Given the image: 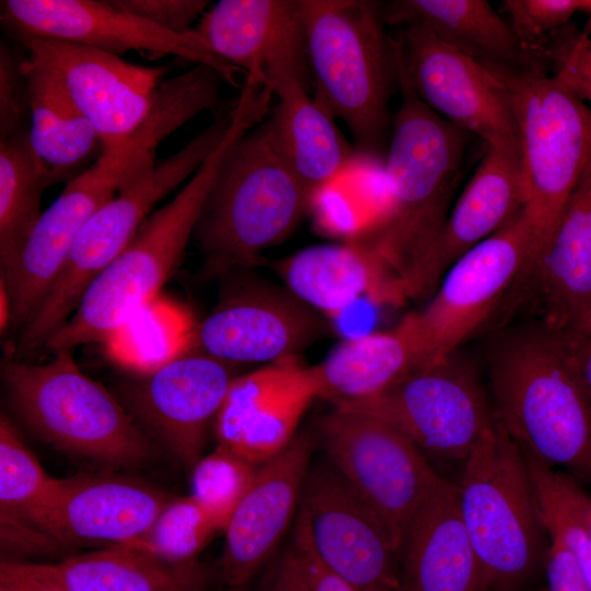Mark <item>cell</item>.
Segmentation results:
<instances>
[{
	"mask_svg": "<svg viewBox=\"0 0 591 591\" xmlns=\"http://www.w3.org/2000/svg\"><path fill=\"white\" fill-rule=\"evenodd\" d=\"M397 61L401 105L384 158L387 211L355 240L378 256L406 301L437 288V253L472 135L424 103L402 71L398 50Z\"/></svg>",
	"mask_w": 591,
	"mask_h": 591,
	"instance_id": "obj_1",
	"label": "cell"
},
{
	"mask_svg": "<svg viewBox=\"0 0 591 591\" xmlns=\"http://www.w3.org/2000/svg\"><path fill=\"white\" fill-rule=\"evenodd\" d=\"M487 367L495 417L508 436L542 464L591 485V397L564 335L540 321L509 328Z\"/></svg>",
	"mask_w": 591,
	"mask_h": 591,
	"instance_id": "obj_2",
	"label": "cell"
},
{
	"mask_svg": "<svg viewBox=\"0 0 591 591\" xmlns=\"http://www.w3.org/2000/svg\"><path fill=\"white\" fill-rule=\"evenodd\" d=\"M256 123L250 107H235L219 147L171 201L142 222L121 253L89 285L73 314L44 350L53 354L86 343H105L136 311L157 298L183 259L223 154Z\"/></svg>",
	"mask_w": 591,
	"mask_h": 591,
	"instance_id": "obj_3",
	"label": "cell"
},
{
	"mask_svg": "<svg viewBox=\"0 0 591 591\" xmlns=\"http://www.w3.org/2000/svg\"><path fill=\"white\" fill-rule=\"evenodd\" d=\"M300 4L315 83L313 97L347 125L357 153L385 158L398 61L396 39L384 30L381 3L300 0Z\"/></svg>",
	"mask_w": 591,
	"mask_h": 591,
	"instance_id": "obj_4",
	"label": "cell"
},
{
	"mask_svg": "<svg viewBox=\"0 0 591 591\" xmlns=\"http://www.w3.org/2000/svg\"><path fill=\"white\" fill-rule=\"evenodd\" d=\"M311 209L306 193L259 123L225 151L194 230L207 278L259 263Z\"/></svg>",
	"mask_w": 591,
	"mask_h": 591,
	"instance_id": "obj_5",
	"label": "cell"
},
{
	"mask_svg": "<svg viewBox=\"0 0 591 591\" xmlns=\"http://www.w3.org/2000/svg\"><path fill=\"white\" fill-rule=\"evenodd\" d=\"M456 486L487 591H521L544 569L551 542L525 454L497 419Z\"/></svg>",
	"mask_w": 591,
	"mask_h": 591,
	"instance_id": "obj_6",
	"label": "cell"
},
{
	"mask_svg": "<svg viewBox=\"0 0 591 591\" xmlns=\"http://www.w3.org/2000/svg\"><path fill=\"white\" fill-rule=\"evenodd\" d=\"M73 350L44 363L11 356L1 361L10 405L38 438L58 450L108 468L147 461L152 445L125 406L84 374Z\"/></svg>",
	"mask_w": 591,
	"mask_h": 591,
	"instance_id": "obj_7",
	"label": "cell"
},
{
	"mask_svg": "<svg viewBox=\"0 0 591 591\" xmlns=\"http://www.w3.org/2000/svg\"><path fill=\"white\" fill-rule=\"evenodd\" d=\"M483 65L511 96L524 167L522 212L543 248L591 160V107L547 69Z\"/></svg>",
	"mask_w": 591,
	"mask_h": 591,
	"instance_id": "obj_8",
	"label": "cell"
},
{
	"mask_svg": "<svg viewBox=\"0 0 591 591\" xmlns=\"http://www.w3.org/2000/svg\"><path fill=\"white\" fill-rule=\"evenodd\" d=\"M334 407L378 418L442 461L464 462L496 425L476 369L457 352L413 369L374 396Z\"/></svg>",
	"mask_w": 591,
	"mask_h": 591,
	"instance_id": "obj_9",
	"label": "cell"
},
{
	"mask_svg": "<svg viewBox=\"0 0 591 591\" xmlns=\"http://www.w3.org/2000/svg\"><path fill=\"white\" fill-rule=\"evenodd\" d=\"M541 248L521 211L460 256L444 273L425 309L402 320L425 363L457 352L487 322L515 281L525 277Z\"/></svg>",
	"mask_w": 591,
	"mask_h": 591,
	"instance_id": "obj_10",
	"label": "cell"
},
{
	"mask_svg": "<svg viewBox=\"0 0 591 591\" xmlns=\"http://www.w3.org/2000/svg\"><path fill=\"white\" fill-rule=\"evenodd\" d=\"M316 433L327 461L401 552L412 520L441 475L406 436L378 418L334 409L317 420Z\"/></svg>",
	"mask_w": 591,
	"mask_h": 591,
	"instance_id": "obj_11",
	"label": "cell"
},
{
	"mask_svg": "<svg viewBox=\"0 0 591 591\" xmlns=\"http://www.w3.org/2000/svg\"><path fill=\"white\" fill-rule=\"evenodd\" d=\"M59 82L94 128L102 150L123 142L147 117L167 68L131 63L81 44L10 34Z\"/></svg>",
	"mask_w": 591,
	"mask_h": 591,
	"instance_id": "obj_12",
	"label": "cell"
},
{
	"mask_svg": "<svg viewBox=\"0 0 591 591\" xmlns=\"http://www.w3.org/2000/svg\"><path fill=\"white\" fill-rule=\"evenodd\" d=\"M1 22L9 34L50 37L120 56L129 50L173 55L206 65L234 86L246 74L219 58L194 28L186 34L163 30L111 1L5 0ZM243 88V86H241Z\"/></svg>",
	"mask_w": 591,
	"mask_h": 591,
	"instance_id": "obj_13",
	"label": "cell"
},
{
	"mask_svg": "<svg viewBox=\"0 0 591 591\" xmlns=\"http://www.w3.org/2000/svg\"><path fill=\"white\" fill-rule=\"evenodd\" d=\"M297 515L322 563L358 591H396L398 548L328 461L311 464Z\"/></svg>",
	"mask_w": 591,
	"mask_h": 591,
	"instance_id": "obj_14",
	"label": "cell"
},
{
	"mask_svg": "<svg viewBox=\"0 0 591 591\" xmlns=\"http://www.w3.org/2000/svg\"><path fill=\"white\" fill-rule=\"evenodd\" d=\"M197 323L189 350L231 364L279 362L331 333L328 317L288 288L254 282L230 288Z\"/></svg>",
	"mask_w": 591,
	"mask_h": 591,
	"instance_id": "obj_15",
	"label": "cell"
},
{
	"mask_svg": "<svg viewBox=\"0 0 591 591\" xmlns=\"http://www.w3.org/2000/svg\"><path fill=\"white\" fill-rule=\"evenodd\" d=\"M396 42L408 84L437 114L485 143L519 137L511 96L483 63L417 24Z\"/></svg>",
	"mask_w": 591,
	"mask_h": 591,
	"instance_id": "obj_16",
	"label": "cell"
},
{
	"mask_svg": "<svg viewBox=\"0 0 591 591\" xmlns=\"http://www.w3.org/2000/svg\"><path fill=\"white\" fill-rule=\"evenodd\" d=\"M221 59L276 95L315 90L300 0H221L195 28Z\"/></svg>",
	"mask_w": 591,
	"mask_h": 591,
	"instance_id": "obj_17",
	"label": "cell"
},
{
	"mask_svg": "<svg viewBox=\"0 0 591 591\" xmlns=\"http://www.w3.org/2000/svg\"><path fill=\"white\" fill-rule=\"evenodd\" d=\"M235 378L231 363L188 351L153 371L131 372L121 382V404L192 470Z\"/></svg>",
	"mask_w": 591,
	"mask_h": 591,
	"instance_id": "obj_18",
	"label": "cell"
},
{
	"mask_svg": "<svg viewBox=\"0 0 591 591\" xmlns=\"http://www.w3.org/2000/svg\"><path fill=\"white\" fill-rule=\"evenodd\" d=\"M171 499L126 476L78 474L53 478L35 522L62 546L126 545L150 529Z\"/></svg>",
	"mask_w": 591,
	"mask_h": 591,
	"instance_id": "obj_19",
	"label": "cell"
},
{
	"mask_svg": "<svg viewBox=\"0 0 591 591\" xmlns=\"http://www.w3.org/2000/svg\"><path fill=\"white\" fill-rule=\"evenodd\" d=\"M315 397L312 367L294 358L236 376L215 421L218 445L260 465L294 439Z\"/></svg>",
	"mask_w": 591,
	"mask_h": 591,
	"instance_id": "obj_20",
	"label": "cell"
},
{
	"mask_svg": "<svg viewBox=\"0 0 591 591\" xmlns=\"http://www.w3.org/2000/svg\"><path fill=\"white\" fill-rule=\"evenodd\" d=\"M313 448L311 436H296L258 466L223 531L221 573L231 591H242L281 541L299 510Z\"/></svg>",
	"mask_w": 591,
	"mask_h": 591,
	"instance_id": "obj_21",
	"label": "cell"
},
{
	"mask_svg": "<svg viewBox=\"0 0 591 591\" xmlns=\"http://www.w3.org/2000/svg\"><path fill=\"white\" fill-rule=\"evenodd\" d=\"M396 591H487L456 484L440 477L412 520Z\"/></svg>",
	"mask_w": 591,
	"mask_h": 591,
	"instance_id": "obj_22",
	"label": "cell"
},
{
	"mask_svg": "<svg viewBox=\"0 0 591 591\" xmlns=\"http://www.w3.org/2000/svg\"><path fill=\"white\" fill-rule=\"evenodd\" d=\"M525 277L549 328L571 334L591 312V160Z\"/></svg>",
	"mask_w": 591,
	"mask_h": 591,
	"instance_id": "obj_23",
	"label": "cell"
},
{
	"mask_svg": "<svg viewBox=\"0 0 591 591\" xmlns=\"http://www.w3.org/2000/svg\"><path fill=\"white\" fill-rule=\"evenodd\" d=\"M525 182L519 137L486 143V150L448 217L439 244L437 287L448 268L522 211Z\"/></svg>",
	"mask_w": 591,
	"mask_h": 591,
	"instance_id": "obj_24",
	"label": "cell"
},
{
	"mask_svg": "<svg viewBox=\"0 0 591 591\" xmlns=\"http://www.w3.org/2000/svg\"><path fill=\"white\" fill-rule=\"evenodd\" d=\"M276 268L293 294L326 317L364 297L379 304L405 302L378 256L357 240L304 248Z\"/></svg>",
	"mask_w": 591,
	"mask_h": 591,
	"instance_id": "obj_25",
	"label": "cell"
},
{
	"mask_svg": "<svg viewBox=\"0 0 591 591\" xmlns=\"http://www.w3.org/2000/svg\"><path fill=\"white\" fill-rule=\"evenodd\" d=\"M385 24H417L482 63L547 69L486 0H396L381 3Z\"/></svg>",
	"mask_w": 591,
	"mask_h": 591,
	"instance_id": "obj_26",
	"label": "cell"
},
{
	"mask_svg": "<svg viewBox=\"0 0 591 591\" xmlns=\"http://www.w3.org/2000/svg\"><path fill=\"white\" fill-rule=\"evenodd\" d=\"M266 121L280 158L310 198L333 186L354 158L335 118L302 88L281 90ZM311 210V209H310Z\"/></svg>",
	"mask_w": 591,
	"mask_h": 591,
	"instance_id": "obj_27",
	"label": "cell"
},
{
	"mask_svg": "<svg viewBox=\"0 0 591 591\" xmlns=\"http://www.w3.org/2000/svg\"><path fill=\"white\" fill-rule=\"evenodd\" d=\"M426 364L406 325L351 337L312 367L320 397L333 404L374 396Z\"/></svg>",
	"mask_w": 591,
	"mask_h": 591,
	"instance_id": "obj_28",
	"label": "cell"
},
{
	"mask_svg": "<svg viewBox=\"0 0 591 591\" xmlns=\"http://www.w3.org/2000/svg\"><path fill=\"white\" fill-rule=\"evenodd\" d=\"M24 68L30 106L28 140L56 184L67 178L97 148L102 150V144L92 125L50 72L30 57Z\"/></svg>",
	"mask_w": 591,
	"mask_h": 591,
	"instance_id": "obj_29",
	"label": "cell"
},
{
	"mask_svg": "<svg viewBox=\"0 0 591 591\" xmlns=\"http://www.w3.org/2000/svg\"><path fill=\"white\" fill-rule=\"evenodd\" d=\"M71 591H196L198 569L164 565L130 545L67 557L55 564Z\"/></svg>",
	"mask_w": 591,
	"mask_h": 591,
	"instance_id": "obj_30",
	"label": "cell"
},
{
	"mask_svg": "<svg viewBox=\"0 0 591 591\" xmlns=\"http://www.w3.org/2000/svg\"><path fill=\"white\" fill-rule=\"evenodd\" d=\"M54 185L28 130L0 139V266L10 268L40 218L43 192Z\"/></svg>",
	"mask_w": 591,
	"mask_h": 591,
	"instance_id": "obj_31",
	"label": "cell"
},
{
	"mask_svg": "<svg viewBox=\"0 0 591 591\" xmlns=\"http://www.w3.org/2000/svg\"><path fill=\"white\" fill-rule=\"evenodd\" d=\"M196 324L182 306L155 298L104 343L106 352L129 372H150L188 352Z\"/></svg>",
	"mask_w": 591,
	"mask_h": 591,
	"instance_id": "obj_32",
	"label": "cell"
},
{
	"mask_svg": "<svg viewBox=\"0 0 591 591\" xmlns=\"http://www.w3.org/2000/svg\"><path fill=\"white\" fill-rule=\"evenodd\" d=\"M221 532L213 518L189 495L171 499L150 529L126 544L172 568L198 569L195 560L212 536Z\"/></svg>",
	"mask_w": 591,
	"mask_h": 591,
	"instance_id": "obj_33",
	"label": "cell"
},
{
	"mask_svg": "<svg viewBox=\"0 0 591 591\" xmlns=\"http://www.w3.org/2000/svg\"><path fill=\"white\" fill-rule=\"evenodd\" d=\"M51 482L18 429L1 415L0 525L30 524L39 529L35 519Z\"/></svg>",
	"mask_w": 591,
	"mask_h": 591,
	"instance_id": "obj_34",
	"label": "cell"
},
{
	"mask_svg": "<svg viewBox=\"0 0 591 591\" xmlns=\"http://www.w3.org/2000/svg\"><path fill=\"white\" fill-rule=\"evenodd\" d=\"M258 466L218 445L192 468L190 496L213 518L221 532L252 485Z\"/></svg>",
	"mask_w": 591,
	"mask_h": 591,
	"instance_id": "obj_35",
	"label": "cell"
},
{
	"mask_svg": "<svg viewBox=\"0 0 591 591\" xmlns=\"http://www.w3.org/2000/svg\"><path fill=\"white\" fill-rule=\"evenodd\" d=\"M524 454L548 537L560 542L573 555L591 591V538L565 498L556 470Z\"/></svg>",
	"mask_w": 591,
	"mask_h": 591,
	"instance_id": "obj_36",
	"label": "cell"
},
{
	"mask_svg": "<svg viewBox=\"0 0 591 591\" xmlns=\"http://www.w3.org/2000/svg\"><path fill=\"white\" fill-rule=\"evenodd\" d=\"M509 25L528 48L543 53L548 36L578 11L591 14V0H503Z\"/></svg>",
	"mask_w": 591,
	"mask_h": 591,
	"instance_id": "obj_37",
	"label": "cell"
},
{
	"mask_svg": "<svg viewBox=\"0 0 591 591\" xmlns=\"http://www.w3.org/2000/svg\"><path fill=\"white\" fill-rule=\"evenodd\" d=\"M544 56L552 74L581 100L591 102V40L568 23L548 36Z\"/></svg>",
	"mask_w": 591,
	"mask_h": 591,
	"instance_id": "obj_38",
	"label": "cell"
},
{
	"mask_svg": "<svg viewBox=\"0 0 591 591\" xmlns=\"http://www.w3.org/2000/svg\"><path fill=\"white\" fill-rule=\"evenodd\" d=\"M26 58L13 47L1 43L0 47V139L26 127L30 117Z\"/></svg>",
	"mask_w": 591,
	"mask_h": 591,
	"instance_id": "obj_39",
	"label": "cell"
},
{
	"mask_svg": "<svg viewBox=\"0 0 591 591\" xmlns=\"http://www.w3.org/2000/svg\"><path fill=\"white\" fill-rule=\"evenodd\" d=\"M120 9L176 34H186L201 19L206 0H112Z\"/></svg>",
	"mask_w": 591,
	"mask_h": 591,
	"instance_id": "obj_40",
	"label": "cell"
},
{
	"mask_svg": "<svg viewBox=\"0 0 591 591\" xmlns=\"http://www.w3.org/2000/svg\"><path fill=\"white\" fill-rule=\"evenodd\" d=\"M0 591H71L55 564L2 558Z\"/></svg>",
	"mask_w": 591,
	"mask_h": 591,
	"instance_id": "obj_41",
	"label": "cell"
},
{
	"mask_svg": "<svg viewBox=\"0 0 591 591\" xmlns=\"http://www.w3.org/2000/svg\"><path fill=\"white\" fill-rule=\"evenodd\" d=\"M290 545L300 563L310 591H358L322 563L314 553L305 530L298 519Z\"/></svg>",
	"mask_w": 591,
	"mask_h": 591,
	"instance_id": "obj_42",
	"label": "cell"
},
{
	"mask_svg": "<svg viewBox=\"0 0 591 591\" xmlns=\"http://www.w3.org/2000/svg\"><path fill=\"white\" fill-rule=\"evenodd\" d=\"M549 542L544 565L545 591H590L573 555L557 540Z\"/></svg>",
	"mask_w": 591,
	"mask_h": 591,
	"instance_id": "obj_43",
	"label": "cell"
},
{
	"mask_svg": "<svg viewBox=\"0 0 591 591\" xmlns=\"http://www.w3.org/2000/svg\"><path fill=\"white\" fill-rule=\"evenodd\" d=\"M267 591H310L291 545L276 567Z\"/></svg>",
	"mask_w": 591,
	"mask_h": 591,
	"instance_id": "obj_44",
	"label": "cell"
},
{
	"mask_svg": "<svg viewBox=\"0 0 591 591\" xmlns=\"http://www.w3.org/2000/svg\"><path fill=\"white\" fill-rule=\"evenodd\" d=\"M558 485L591 538V496L584 490L582 484L569 474L556 470Z\"/></svg>",
	"mask_w": 591,
	"mask_h": 591,
	"instance_id": "obj_45",
	"label": "cell"
},
{
	"mask_svg": "<svg viewBox=\"0 0 591 591\" xmlns=\"http://www.w3.org/2000/svg\"><path fill=\"white\" fill-rule=\"evenodd\" d=\"M568 355L591 397V334H563Z\"/></svg>",
	"mask_w": 591,
	"mask_h": 591,
	"instance_id": "obj_46",
	"label": "cell"
},
{
	"mask_svg": "<svg viewBox=\"0 0 591 591\" xmlns=\"http://www.w3.org/2000/svg\"><path fill=\"white\" fill-rule=\"evenodd\" d=\"M11 325V303L7 289L0 283V328L5 332Z\"/></svg>",
	"mask_w": 591,
	"mask_h": 591,
	"instance_id": "obj_47",
	"label": "cell"
},
{
	"mask_svg": "<svg viewBox=\"0 0 591 591\" xmlns=\"http://www.w3.org/2000/svg\"><path fill=\"white\" fill-rule=\"evenodd\" d=\"M573 333L591 334V312L580 321Z\"/></svg>",
	"mask_w": 591,
	"mask_h": 591,
	"instance_id": "obj_48",
	"label": "cell"
}]
</instances>
